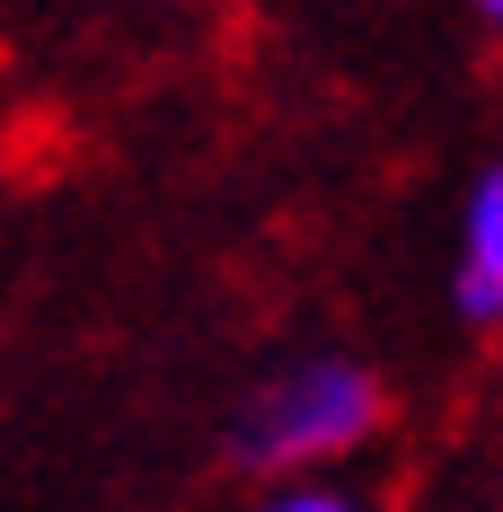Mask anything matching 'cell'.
I'll return each instance as SVG.
<instances>
[{"label": "cell", "mask_w": 503, "mask_h": 512, "mask_svg": "<svg viewBox=\"0 0 503 512\" xmlns=\"http://www.w3.org/2000/svg\"><path fill=\"white\" fill-rule=\"evenodd\" d=\"M265 512H353V495H336V486H292V495H274Z\"/></svg>", "instance_id": "3957f363"}, {"label": "cell", "mask_w": 503, "mask_h": 512, "mask_svg": "<svg viewBox=\"0 0 503 512\" xmlns=\"http://www.w3.org/2000/svg\"><path fill=\"white\" fill-rule=\"evenodd\" d=\"M459 309L468 318H503V168L468 204V265H459Z\"/></svg>", "instance_id": "7a4b0ae2"}, {"label": "cell", "mask_w": 503, "mask_h": 512, "mask_svg": "<svg viewBox=\"0 0 503 512\" xmlns=\"http://www.w3.org/2000/svg\"><path fill=\"white\" fill-rule=\"evenodd\" d=\"M477 9H486V18H495V27H503V0H477Z\"/></svg>", "instance_id": "277c9868"}, {"label": "cell", "mask_w": 503, "mask_h": 512, "mask_svg": "<svg viewBox=\"0 0 503 512\" xmlns=\"http://www.w3.org/2000/svg\"><path fill=\"white\" fill-rule=\"evenodd\" d=\"M371 415H380V380H371L362 362H309L301 380H283V389L248 415L239 460H248V468L327 460V451H345V442L371 433Z\"/></svg>", "instance_id": "6da1fadb"}]
</instances>
